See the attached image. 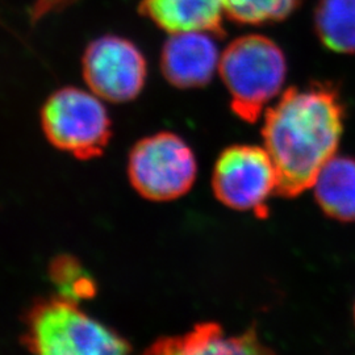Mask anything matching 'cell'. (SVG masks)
Masks as SVG:
<instances>
[{
	"instance_id": "5b68a950",
	"label": "cell",
	"mask_w": 355,
	"mask_h": 355,
	"mask_svg": "<svg viewBox=\"0 0 355 355\" xmlns=\"http://www.w3.org/2000/svg\"><path fill=\"white\" fill-rule=\"evenodd\" d=\"M198 164L190 145L171 132L139 141L129 154L132 187L152 202H171L192 189Z\"/></svg>"
},
{
	"instance_id": "3957f363",
	"label": "cell",
	"mask_w": 355,
	"mask_h": 355,
	"mask_svg": "<svg viewBox=\"0 0 355 355\" xmlns=\"http://www.w3.org/2000/svg\"><path fill=\"white\" fill-rule=\"evenodd\" d=\"M24 345L36 354H125L129 343L114 330L79 308V303L55 296L33 305L26 316Z\"/></svg>"
},
{
	"instance_id": "5bb4252c",
	"label": "cell",
	"mask_w": 355,
	"mask_h": 355,
	"mask_svg": "<svg viewBox=\"0 0 355 355\" xmlns=\"http://www.w3.org/2000/svg\"><path fill=\"white\" fill-rule=\"evenodd\" d=\"M49 275L60 296L76 303L91 299L96 293L95 280L73 257L61 255L55 258L49 267Z\"/></svg>"
},
{
	"instance_id": "9a60e30c",
	"label": "cell",
	"mask_w": 355,
	"mask_h": 355,
	"mask_svg": "<svg viewBox=\"0 0 355 355\" xmlns=\"http://www.w3.org/2000/svg\"><path fill=\"white\" fill-rule=\"evenodd\" d=\"M354 318H355V306H354Z\"/></svg>"
},
{
	"instance_id": "8992f818",
	"label": "cell",
	"mask_w": 355,
	"mask_h": 355,
	"mask_svg": "<svg viewBox=\"0 0 355 355\" xmlns=\"http://www.w3.org/2000/svg\"><path fill=\"white\" fill-rule=\"evenodd\" d=\"M212 190L228 208L267 216V200L278 190V173L265 146L227 148L216 161Z\"/></svg>"
},
{
	"instance_id": "30bf717a",
	"label": "cell",
	"mask_w": 355,
	"mask_h": 355,
	"mask_svg": "<svg viewBox=\"0 0 355 355\" xmlns=\"http://www.w3.org/2000/svg\"><path fill=\"white\" fill-rule=\"evenodd\" d=\"M140 11L170 35L204 31L225 36V0H141Z\"/></svg>"
},
{
	"instance_id": "277c9868",
	"label": "cell",
	"mask_w": 355,
	"mask_h": 355,
	"mask_svg": "<svg viewBox=\"0 0 355 355\" xmlns=\"http://www.w3.org/2000/svg\"><path fill=\"white\" fill-rule=\"evenodd\" d=\"M41 127L54 148L83 161L102 155L112 136L102 99L76 87H64L49 96L41 111Z\"/></svg>"
},
{
	"instance_id": "7a4b0ae2",
	"label": "cell",
	"mask_w": 355,
	"mask_h": 355,
	"mask_svg": "<svg viewBox=\"0 0 355 355\" xmlns=\"http://www.w3.org/2000/svg\"><path fill=\"white\" fill-rule=\"evenodd\" d=\"M218 74L228 89L232 111L254 124L283 89L287 60L275 41L250 33L229 42L220 55Z\"/></svg>"
},
{
	"instance_id": "52a82bcc",
	"label": "cell",
	"mask_w": 355,
	"mask_h": 355,
	"mask_svg": "<svg viewBox=\"0 0 355 355\" xmlns=\"http://www.w3.org/2000/svg\"><path fill=\"white\" fill-rule=\"evenodd\" d=\"M146 61L140 49L119 36L92 41L83 55V76L102 101L125 103L139 96L146 80Z\"/></svg>"
},
{
	"instance_id": "ba28073f",
	"label": "cell",
	"mask_w": 355,
	"mask_h": 355,
	"mask_svg": "<svg viewBox=\"0 0 355 355\" xmlns=\"http://www.w3.org/2000/svg\"><path fill=\"white\" fill-rule=\"evenodd\" d=\"M217 37L204 31L171 33L161 54V69L167 82L178 89L208 85L218 71L221 54Z\"/></svg>"
},
{
	"instance_id": "4fadbf2b",
	"label": "cell",
	"mask_w": 355,
	"mask_h": 355,
	"mask_svg": "<svg viewBox=\"0 0 355 355\" xmlns=\"http://www.w3.org/2000/svg\"><path fill=\"white\" fill-rule=\"evenodd\" d=\"M300 0H225L227 19L243 26H263L290 17Z\"/></svg>"
},
{
	"instance_id": "9c48e42d",
	"label": "cell",
	"mask_w": 355,
	"mask_h": 355,
	"mask_svg": "<svg viewBox=\"0 0 355 355\" xmlns=\"http://www.w3.org/2000/svg\"><path fill=\"white\" fill-rule=\"evenodd\" d=\"M152 354H267L270 350L261 343L255 328L240 336L229 337L216 322H203L175 337H164L149 347Z\"/></svg>"
},
{
	"instance_id": "7c38bea8",
	"label": "cell",
	"mask_w": 355,
	"mask_h": 355,
	"mask_svg": "<svg viewBox=\"0 0 355 355\" xmlns=\"http://www.w3.org/2000/svg\"><path fill=\"white\" fill-rule=\"evenodd\" d=\"M315 31L321 44L334 53H355V0H318Z\"/></svg>"
},
{
	"instance_id": "6da1fadb",
	"label": "cell",
	"mask_w": 355,
	"mask_h": 355,
	"mask_svg": "<svg viewBox=\"0 0 355 355\" xmlns=\"http://www.w3.org/2000/svg\"><path fill=\"white\" fill-rule=\"evenodd\" d=\"M343 119L338 89L322 82L291 87L267 110L262 139L278 173L279 196L292 199L312 189L322 167L336 155Z\"/></svg>"
},
{
	"instance_id": "8fae6325",
	"label": "cell",
	"mask_w": 355,
	"mask_h": 355,
	"mask_svg": "<svg viewBox=\"0 0 355 355\" xmlns=\"http://www.w3.org/2000/svg\"><path fill=\"white\" fill-rule=\"evenodd\" d=\"M312 189L321 211L330 218L355 221V159L334 155L320 171Z\"/></svg>"
}]
</instances>
